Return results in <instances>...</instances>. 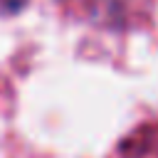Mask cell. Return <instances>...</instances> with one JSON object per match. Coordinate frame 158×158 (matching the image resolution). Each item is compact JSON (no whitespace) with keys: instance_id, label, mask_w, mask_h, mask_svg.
Returning <instances> with one entry per match:
<instances>
[]
</instances>
